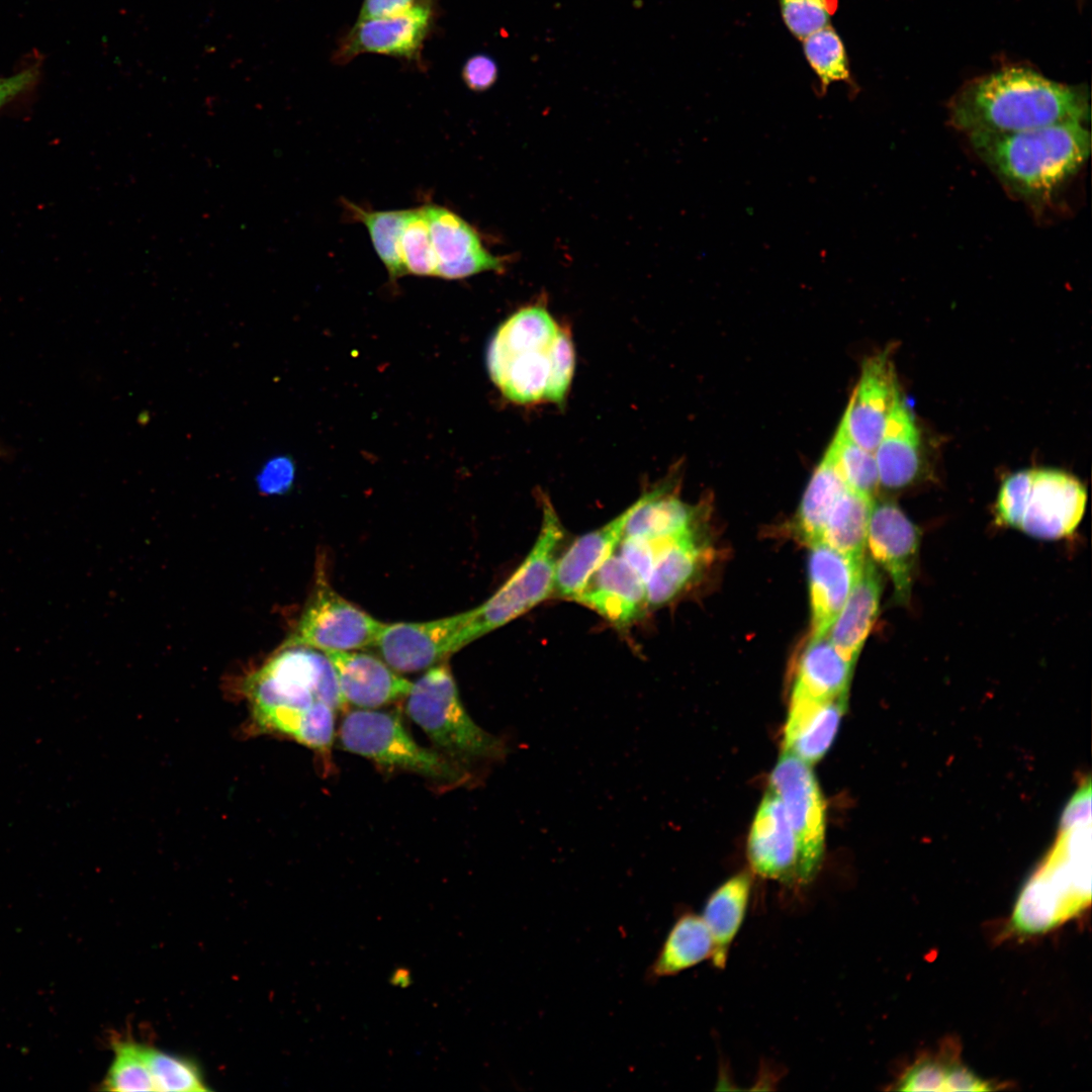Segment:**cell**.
Segmentation results:
<instances>
[{
	"label": "cell",
	"instance_id": "6da1fadb",
	"mask_svg": "<svg viewBox=\"0 0 1092 1092\" xmlns=\"http://www.w3.org/2000/svg\"><path fill=\"white\" fill-rule=\"evenodd\" d=\"M259 733L289 736L321 753L334 740L335 711L346 704L325 652L284 644L241 686Z\"/></svg>",
	"mask_w": 1092,
	"mask_h": 1092
},
{
	"label": "cell",
	"instance_id": "7a4b0ae2",
	"mask_svg": "<svg viewBox=\"0 0 1092 1092\" xmlns=\"http://www.w3.org/2000/svg\"><path fill=\"white\" fill-rule=\"evenodd\" d=\"M949 121L966 132L1008 133L1090 120L1083 87L1055 82L1022 67H1009L967 83L948 106Z\"/></svg>",
	"mask_w": 1092,
	"mask_h": 1092
},
{
	"label": "cell",
	"instance_id": "3957f363",
	"mask_svg": "<svg viewBox=\"0 0 1092 1092\" xmlns=\"http://www.w3.org/2000/svg\"><path fill=\"white\" fill-rule=\"evenodd\" d=\"M968 136L974 152L1001 184L1033 206L1050 202L1079 172L1091 151L1090 130L1076 121Z\"/></svg>",
	"mask_w": 1092,
	"mask_h": 1092
},
{
	"label": "cell",
	"instance_id": "277c9868",
	"mask_svg": "<svg viewBox=\"0 0 1092 1092\" xmlns=\"http://www.w3.org/2000/svg\"><path fill=\"white\" fill-rule=\"evenodd\" d=\"M561 330L542 304L522 307L498 327L486 363L506 398L518 404L547 401Z\"/></svg>",
	"mask_w": 1092,
	"mask_h": 1092
},
{
	"label": "cell",
	"instance_id": "5b68a950",
	"mask_svg": "<svg viewBox=\"0 0 1092 1092\" xmlns=\"http://www.w3.org/2000/svg\"><path fill=\"white\" fill-rule=\"evenodd\" d=\"M1090 833V825L1061 832L1053 851L1018 896L1011 918L1017 931L1044 932L1089 906Z\"/></svg>",
	"mask_w": 1092,
	"mask_h": 1092
},
{
	"label": "cell",
	"instance_id": "8992f818",
	"mask_svg": "<svg viewBox=\"0 0 1092 1092\" xmlns=\"http://www.w3.org/2000/svg\"><path fill=\"white\" fill-rule=\"evenodd\" d=\"M565 529L553 505L542 499L538 537L508 580L483 604L466 611L461 648L553 598L555 568Z\"/></svg>",
	"mask_w": 1092,
	"mask_h": 1092
},
{
	"label": "cell",
	"instance_id": "52a82bcc",
	"mask_svg": "<svg viewBox=\"0 0 1092 1092\" xmlns=\"http://www.w3.org/2000/svg\"><path fill=\"white\" fill-rule=\"evenodd\" d=\"M406 697L408 717L450 759L459 763L500 754L497 739L477 726L464 709L447 663L427 669L412 684Z\"/></svg>",
	"mask_w": 1092,
	"mask_h": 1092
},
{
	"label": "cell",
	"instance_id": "ba28073f",
	"mask_svg": "<svg viewBox=\"0 0 1092 1092\" xmlns=\"http://www.w3.org/2000/svg\"><path fill=\"white\" fill-rule=\"evenodd\" d=\"M340 740L347 751L439 784L457 785L467 777L460 763L416 742L394 713L354 710L343 718Z\"/></svg>",
	"mask_w": 1092,
	"mask_h": 1092
},
{
	"label": "cell",
	"instance_id": "9c48e42d",
	"mask_svg": "<svg viewBox=\"0 0 1092 1092\" xmlns=\"http://www.w3.org/2000/svg\"><path fill=\"white\" fill-rule=\"evenodd\" d=\"M383 624L340 596L318 570L314 588L291 634L284 642L323 652L373 646Z\"/></svg>",
	"mask_w": 1092,
	"mask_h": 1092
},
{
	"label": "cell",
	"instance_id": "30bf717a",
	"mask_svg": "<svg viewBox=\"0 0 1092 1092\" xmlns=\"http://www.w3.org/2000/svg\"><path fill=\"white\" fill-rule=\"evenodd\" d=\"M768 790L784 806L809 884L820 870L825 847V805L811 765L783 751L770 774Z\"/></svg>",
	"mask_w": 1092,
	"mask_h": 1092
},
{
	"label": "cell",
	"instance_id": "8fae6325",
	"mask_svg": "<svg viewBox=\"0 0 1092 1092\" xmlns=\"http://www.w3.org/2000/svg\"><path fill=\"white\" fill-rule=\"evenodd\" d=\"M436 3L421 4L397 16L357 20L341 38L333 61L345 65L361 54H380L420 64L432 30Z\"/></svg>",
	"mask_w": 1092,
	"mask_h": 1092
},
{
	"label": "cell",
	"instance_id": "7c38bea8",
	"mask_svg": "<svg viewBox=\"0 0 1092 1092\" xmlns=\"http://www.w3.org/2000/svg\"><path fill=\"white\" fill-rule=\"evenodd\" d=\"M466 612L421 623L383 624L374 647L393 670H427L461 649Z\"/></svg>",
	"mask_w": 1092,
	"mask_h": 1092
},
{
	"label": "cell",
	"instance_id": "4fadbf2b",
	"mask_svg": "<svg viewBox=\"0 0 1092 1092\" xmlns=\"http://www.w3.org/2000/svg\"><path fill=\"white\" fill-rule=\"evenodd\" d=\"M1086 500V489L1076 477L1056 469H1034L1018 529L1044 540L1069 536L1083 518Z\"/></svg>",
	"mask_w": 1092,
	"mask_h": 1092
},
{
	"label": "cell",
	"instance_id": "5bb4252c",
	"mask_svg": "<svg viewBox=\"0 0 1092 1092\" xmlns=\"http://www.w3.org/2000/svg\"><path fill=\"white\" fill-rule=\"evenodd\" d=\"M867 541L873 559L891 576L896 603L907 605L918 562L919 529L895 502L874 500Z\"/></svg>",
	"mask_w": 1092,
	"mask_h": 1092
},
{
	"label": "cell",
	"instance_id": "9a60e30c",
	"mask_svg": "<svg viewBox=\"0 0 1092 1092\" xmlns=\"http://www.w3.org/2000/svg\"><path fill=\"white\" fill-rule=\"evenodd\" d=\"M747 856L756 875L791 887L808 885L802 870L798 843L779 797L763 796L752 822Z\"/></svg>",
	"mask_w": 1092,
	"mask_h": 1092
},
{
	"label": "cell",
	"instance_id": "2e32d148",
	"mask_svg": "<svg viewBox=\"0 0 1092 1092\" xmlns=\"http://www.w3.org/2000/svg\"><path fill=\"white\" fill-rule=\"evenodd\" d=\"M899 396L891 349L868 357L842 417L850 438L874 452Z\"/></svg>",
	"mask_w": 1092,
	"mask_h": 1092
},
{
	"label": "cell",
	"instance_id": "e0dca14e",
	"mask_svg": "<svg viewBox=\"0 0 1092 1092\" xmlns=\"http://www.w3.org/2000/svg\"><path fill=\"white\" fill-rule=\"evenodd\" d=\"M426 210L437 261L436 276L462 279L506 268L509 258L486 250L477 231L461 216L436 204H426Z\"/></svg>",
	"mask_w": 1092,
	"mask_h": 1092
},
{
	"label": "cell",
	"instance_id": "ac0fdd59",
	"mask_svg": "<svg viewBox=\"0 0 1092 1092\" xmlns=\"http://www.w3.org/2000/svg\"><path fill=\"white\" fill-rule=\"evenodd\" d=\"M574 602L598 613L618 630H627L648 609L646 583L620 556L611 555L588 578Z\"/></svg>",
	"mask_w": 1092,
	"mask_h": 1092
},
{
	"label": "cell",
	"instance_id": "d6986e66",
	"mask_svg": "<svg viewBox=\"0 0 1092 1092\" xmlns=\"http://www.w3.org/2000/svg\"><path fill=\"white\" fill-rule=\"evenodd\" d=\"M345 704L375 709L406 697L412 684L381 658L356 650L326 651Z\"/></svg>",
	"mask_w": 1092,
	"mask_h": 1092
},
{
	"label": "cell",
	"instance_id": "ffe728a7",
	"mask_svg": "<svg viewBox=\"0 0 1092 1092\" xmlns=\"http://www.w3.org/2000/svg\"><path fill=\"white\" fill-rule=\"evenodd\" d=\"M810 547V638H817L828 633L850 593L866 556L854 559L823 542Z\"/></svg>",
	"mask_w": 1092,
	"mask_h": 1092
},
{
	"label": "cell",
	"instance_id": "44dd1931",
	"mask_svg": "<svg viewBox=\"0 0 1092 1092\" xmlns=\"http://www.w3.org/2000/svg\"><path fill=\"white\" fill-rule=\"evenodd\" d=\"M676 479L671 475L632 505L623 537L668 539L704 526L705 504L682 502L675 492Z\"/></svg>",
	"mask_w": 1092,
	"mask_h": 1092
},
{
	"label": "cell",
	"instance_id": "7402d4cb",
	"mask_svg": "<svg viewBox=\"0 0 1092 1092\" xmlns=\"http://www.w3.org/2000/svg\"><path fill=\"white\" fill-rule=\"evenodd\" d=\"M847 699L848 695H843L823 701L792 692L784 751L810 765L819 761L835 738Z\"/></svg>",
	"mask_w": 1092,
	"mask_h": 1092
},
{
	"label": "cell",
	"instance_id": "603a6c76",
	"mask_svg": "<svg viewBox=\"0 0 1092 1092\" xmlns=\"http://www.w3.org/2000/svg\"><path fill=\"white\" fill-rule=\"evenodd\" d=\"M711 558L712 548L703 527L667 539L646 581L648 609L662 607L679 596Z\"/></svg>",
	"mask_w": 1092,
	"mask_h": 1092
},
{
	"label": "cell",
	"instance_id": "cb8c5ba5",
	"mask_svg": "<svg viewBox=\"0 0 1092 1092\" xmlns=\"http://www.w3.org/2000/svg\"><path fill=\"white\" fill-rule=\"evenodd\" d=\"M874 454L880 484L887 488H904L920 474V432L911 408L901 394L886 422Z\"/></svg>",
	"mask_w": 1092,
	"mask_h": 1092
},
{
	"label": "cell",
	"instance_id": "d4e9b609",
	"mask_svg": "<svg viewBox=\"0 0 1092 1092\" xmlns=\"http://www.w3.org/2000/svg\"><path fill=\"white\" fill-rule=\"evenodd\" d=\"M632 505L604 526L579 536L560 554L553 597L574 601L592 574L611 556L624 535Z\"/></svg>",
	"mask_w": 1092,
	"mask_h": 1092
},
{
	"label": "cell",
	"instance_id": "484cf974",
	"mask_svg": "<svg viewBox=\"0 0 1092 1092\" xmlns=\"http://www.w3.org/2000/svg\"><path fill=\"white\" fill-rule=\"evenodd\" d=\"M881 595L882 576L866 556L828 636L839 654L853 664L877 619Z\"/></svg>",
	"mask_w": 1092,
	"mask_h": 1092
},
{
	"label": "cell",
	"instance_id": "4316f807",
	"mask_svg": "<svg viewBox=\"0 0 1092 1092\" xmlns=\"http://www.w3.org/2000/svg\"><path fill=\"white\" fill-rule=\"evenodd\" d=\"M751 876L738 873L722 883L708 897L701 914L713 939V966L724 969L730 947L737 936L748 908Z\"/></svg>",
	"mask_w": 1092,
	"mask_h": 1092
},
{
	"label": "cell",
	"instance_id": "83f0119b",
	"mask_svg": "<svg viewBox=\"0 0 1092 1092\" xmlns=\"http://www.w3.org/2000/svg\"><path fill=\"white\" fill-rule=\"evenodd\" d=\"M853 665L826 635L810 638L799 657L793 692L823 701L848 695Z\"/></svg>",
	"mask_w": 1092,
	"mask_h": 1092
},
{
	"label": "cell",
	"instance_id": "f1b7e54d",
	"mask_svg": "<svg viewBox=\"0 0 1092 1092\" xmlns=\"http://www.w3.org/2000/svg\"><path fill=\"white\" fill-rule=\"evenodd\" d=\"M713 951L712 935L702 915L691 911L682 912L672 924L648 969L647 979L654 981L677 975L704 961H711Z\"/></svg>",
	"mask_w": 1092,
	"mask_h": 1092
},
{
	"label": "cell",
	"instance_id": "f546056e",
	"mask_svg": "<svg viewBox=\"0 0 1092 1092\" xmlns=\"http://www.w3.org/2000/svg\"><path fill=\"white\" fill-rule=\"evenodd\" d=\"M848 488L828 447L804 492L793 532L803 543L822 542L828 518L842 493Z\"/></svg>",
	"mask_w": 1092,
	"mask_h": 1092
},
{
	"label": "cell",
	"instance_id": "4dcf8cb0",
	"mask_svg": "<svg viewBox=\"0 0 1092 1092\" xmlns=\"http://www.w3.org/2000/svg\"><path fill=\"white\" fill-rule=\"evenodd\" d=\"M874 500L846 488L828 518L822 542L851 558H863Z\"/></svg>",
	"mask_w": 1092,
	"mask_h": 1092
},
{
	"label": "cell",
	"instance_id": "1f68e13d",
	"mask_svg": "<svg viewBox=\"0 0 1092 1092\" xmlns=\"http://www.w3.org/2000/svg\"><path fill=\"white\" fill-rule=\"evenodd\" d=\"M954 1051L948 1055L925 1058L917 1061L898 1080L897 1088L901 1091H986L992 1090L986 1081L964 1067L953 1058Z\"/></svg>",
	"mask_w": 1092,
	"mask_h": 1092
},
{
	"label": "cell",
	"instance_id": "d6a6232c",
	"mask_svg": "<svg viewBox=\"0 0 1092 1092\" xmlns=\"http://www.w3.org/2000/svg\"><path fill=\"white\" fill-rule=\"evenodd\" d=\"M345 205L351 217L366 226L373 248L388 275L394 279L406 275L400 253V236L407 209L366 210L350 201H345Z\"/></svg>",
	"mask_w": 1092,
	"mask_h": 1092
},
{
	"label": "cell",
	"instance_id": "836d02e7",
	"mask_svg": "<svg viewBox=\"0 0 1092 1092\" xmlns=\"http://www.w3.org/2000/svg\"><path fill=\"white\" fill-rule=\"evenodd\" d=\"M829 448L847 486L875 499L880 485L875 454L850 438L842 419Z\"/></svg>",
	"mask_w": 1092,
	"mask_h": 1092
},
{
	"label": "cell",
	"instance_id": "e575fe53",
	"mask_svg": "<svg viewBox=\"0 0 1092 1092\" xmlns=\"http://www.w3.org/2000/svg\"><path fill=\"white\" fill-rule=\"evenodd\" d=\"M113 1061L100 1083L101 1089L114 1092L156 1091L145 1059V1044L129 1036L112 1037Z\"/></svg>",
	"mask_w": 1092,
	"mask_h": 1092
},
{
	"label": "cell",
	"instance_id": "d590c367",
	"mask_svg": "<svg viewBox=\"0 0 1092 1092\" xmlns=\"http://www.w3.org/2000/svg\"><path fill=\"white\" fill-rule=\"evenodd\" d=\"M802 42L804 56L817 75L823 94L832 83L850 82L844 43L831 25L811 33Z\"/></svg>",
	"mask_w": 1092,
	"mask_h": 1092
},
{
	"label": "cell",
	"instance_id": "8d00e7d4",
	"mask_svg": "<svg viewBox=\"0 0 1092 1092\" xmlns=\"http://www.w3.org/2000/svg\"><path fill=\"white\" fill-rule=\"evenodd\" d=\"M144 1053L156 1091H209L199 1066L193 1060L146 1044Z\"/></svg>",
	"mask_w": 1092,
	"mask_h": 1092
},
{
	"label": "cell",
	"instance_id": "74e56055",
	"mask_svg": "<svg viewBox=\"0 0 1092 1092\" xmlns=\"http://www.w3.org/2000/svg\"><path fill=\"white\" fill-rule=\"evenodd\" d=\"M400 253L406 274L436 276L437 261L426 205L407 209L400 236Z\"/></svg>",
	"mask_w": 1092,
	"mask_h": 1092
},
{
	"label": "cell",
	"instance_id": "f35d334b",
	"mask_svg": "<svg viewBox=\"0 0 1092 1092\" xmlns=\"http://www.w3.org/2000/svg\"><path fill=\"white\" fill-rule=\"evenodd\" d=\"M782 18L799 40L830 25L838 0H779Z\"/></svg>",
	"mask_w": 1092,
	"mask_h": 1092
},
{
	"label": "cell",
	"instance_id": "ab89813d",
	"mask_svg": "<svg viewBox=\"0 0 1092 1092\" xmlns=\"http://www.w3.org/2000/svg\"><path fill=\"white\" fill-rule=\"evenodd\" d=\"M1034 469H1023L1009 475L1002 483L995 506L997 520L1004 526L1018 529L1029 492Z\"/></svg>",
	"mask_w": 1092,
	"mask_h": 1092
},
{
	"label": "cell",
	"instance_id": "60d3db41",
	"mask_svg": "<svg viewBox=\"0 0 1092 1092\" xmlns=\"http://www.w3.org/2000/svg\"><path fill=\"white\" fill-rule=\"evenodd\" d=\"M666 541L667 539L623 537L619 543V555L646 583L653 565Z\"/></svg>",
	"mask_w": 1092,
	"mask_h": 1092
},
{
	"label": "cell",
	"instance_id": "b9f144b4",
	"mask_svg": "<svg viewBox=\"0 0 1092 1092\" xmlns=\"http://www.w3.org/2000/svg\"><path fill=\"white\" fill-rule=\"evenodd\" d=\"M462 79L473 91H485L496 81L498 69L495 61L485 55L476 54L467 59L462 68Z\"/></svg>",
	"mask_w": 1092,
	"mask_h": 1092
},
{
	"label": "cell",
	"instance_id": "7bdbcfd3",
	"mask_svg": "<svg viewBox=\"0 0 1092 1092\" xmlns=\"http://www.w3.org/2000/svg\"><path fill=\"white\" fill-rule=\"evenodd\" d=\"M1091 825V786L1090 782L1073 796L1065 808L1061 819V832Z\"/></svg>",
	"mask_w": 1092,
	"mask_h": 1092
},
{
	"label": "cell",
	"instance_id": "ee69618b",
	"mask_svg": "<svg viewBox=\"0 0 1092 1092\" xmlns=\"http://www.w3.org/2000/svg\"><path fill=\"white\" fill-rule=\"evenodd\" d=\"M437 0H363L358 15L359 21L386 18L401 15L413 8Z\"/></svg>",
	"mask_w": 1092,
	"mask_h": 1092
},
{
	"label": "cell",
	"instance_id": "f6af8a7d",
	"mask_svg": "<svg viewBox=\"0 0 1092 1092\" xmlns=\"http://www.w3.org/2000/svg\"><path fill=\"white\" fill-rule=\"evenodd\" d=\"M293 461L287 456H277L263 467L261 483L269 491H284L292 483L294 477Z\"/></svg>",
	"mask_w": 1092,
	"mask_h": 1092
},
{
	"label": "cell",
	"instance_id": "bcb514c9",
	"mask_svg": "<svg viewBox=\"0 0 1092 1092\" xmlns=\"http://www.w3.org/2000/svg\"><path fill=\"white\" fill-rule=\"evenodd\" d=\"M38 75V67L31 66L11 76L0 77V108L29 90L36 83Z\"/></svg>",
	"mask_w": 1092,
	"mask_h": 1092
},
{
	"label": "cell",
	"instance_id": "7dc6e473",
	"mask_svg": "<svg viewBox=\"0 0 1092 1092\" xmlns=\"http://www.w3.org/2000/svg\"><path fill=\"white\" fill-rule=\"evenodd\" d=\"M1 455H2V447L0 445V457H1Z\"/></svg>",
	"mask_w": 1092,
	"mask_h": 1092
}]
</instances>
